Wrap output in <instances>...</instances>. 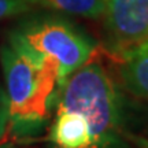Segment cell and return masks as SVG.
<instances>
[{"instance_id": "cell-4", "label": "cell", "mask_w": 148, "mask_h": 148, "mask_svg": "<svg viewBox=\"0 0 148 148\" xmlns=\"http://www.w3.org/2000/svg\"><path fill=\"white\" fill-rule=\"evenodd\" d=\"M104 15L114 56L148 44V0H106Z\"/></svg>"}, {"instance_id": "cell-11", "label": "cell", "mask_w": 148, "mask_h": 148, "mask_svg": "<svg viewBox=\"0 0 148 148\" xmlns=\"http://www.w3.org/2000/svg\"><path fill=\"white\" fill-rule=\"evenodd\" d=\"M0 148H16V147H14V145H11V144H7V145H1Z\"/></svg>"}, {"instance_id": "cell-3", "label": "cell", "mask_w": 148, "mask_h": 148, "mask_svg": "<svg viewBox=\"0 0 148 148\" xmlns=\"http://www.w3.org/2000/svg\"><path fill=\"white\" fill-rule=\"evenodd\" d=\"M10 38L21 42L33 52L58 60L59 86L95 53V44L89 37L62 19H44L29 23L12 32Z\"/></svg>"}, {"instance_id": "cell-9", "label": "cell", "mask_w": 148, "mask_h": 148, "mask_svg": "<svg viewBox=\"0 0 148 148\" xmlns=\"http://www.w3.org/2000/svg\"><path fill=\"white\" fill-rule=\"evenodd\" d=\"M8 121H10V101L7 93L0 88V138L4 136Z\"/></svg>"}, {"instance_id": "cell-10", "label": "cell", "mask_w": 148, "mask_h": 148, "mask_svg": "<svg viewBox=\"0 0 148 148\" xmlns=\"http://www.w3.org/2000/svg\"><path fill=\"white\" fill-rule=\"evenodd\" d=\"M132 140L137 144L138 148H148V138H145V137H134V136H133Z\"/></svg>"}, {"instance_id": "cell-5", "label": "cell", "mask_w": 148, "mask_h": 148, "mask_svg": "<svg viewBox=\"0 0 148 148\" xmlns=\"http://www.w3.org/2000/svg\"><path fill=\"white\" fill-rule=\"evenodd\" d=\"M51 140L59 148H90L93 144L88 121L78 112L58 108Z\"/></svg>"}, {"instance_id": "cell-1", "label": "cell", "mask_w": 148, "mask_h": 148, "mask_svg": "<svg viewBox=\"0 0 148 148\" xmlns=\"http://www.w3.org/2000/svg\"><path fill=\"white\" fill-rule=\"evenodd\" d=\"M0 58L14 130L36 132L47 118L59 82L58 60L33 52L12 38L1 47Z\"/></svg>"}, {"instance_id": "cell-7", "label": "cell", "mask_w": 148, "mask_h": 148, "mask_svg": "<svg viewBox=\"0 0 148 148\" xmlns=\"http://www.w3.org/2000/svg\"><path fill=\"white\" fill-rule=\"evenodd\" d=\"M30 4L41 5L55 11L85 16L100 18L106 11V0H27Z\"/></svg>"}, {"instance_id": "cell-6", "label": "cell", "mask_w": 148, "mask_h": 148, "mask_svg": "<svg viewBox=\"0 0 148 148\" xmlns=\"http://www.w3.org/2000/svg\"><path fill=\"white\" fill-rule=\"evenodd\" d=\"M119 77L127 92L148 100V44L115 56Z\"/></svg>"}, {"instance_id": "cell-2", "label": "cell", "mask_w": 148, "mask_h": 148, "mask_svg": "<svg viewBox=\"0 0 148 148\" xmlns=\"http://www.w3.org/2000/svg\"><path fill=\"white\" fill-rule=\"evenodd\" d=\"M60 110L78 112L88 121L93 144L90 148H119L122 99L106 67L88 60L64 81Z\"/></svg>"}, {"instance_id": "cell-8", "label": "cell", "mask_w": 148, "mask_h": 148, "mask_svg": "<svg viewBox=\"0 0 148 148\" xmlns=\"http://www.w3.org/2000/svg\"><path fill=\"white\" fill-rule=\"evenodd\" d=\"M30 5L27 0H0V19L25 12Z\"/></svg>"}]
</instances>
